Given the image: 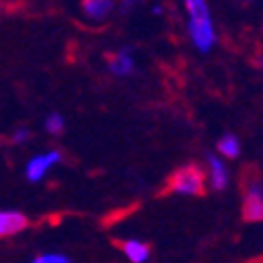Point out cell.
<instances>
[{
	"label": "cell",
	"mask_w": 263,
	"mask_h": 263,
	"mask_svg": "<svg viewBox=\"0 0 263 263\" xmlns=\"http://www.w3.org/2000/svg\"><path fill=\"white\" fill-rule=\"evenodd\" d=\"M166 192L173 194H185V196H198L204 192V171L198 164H185L175 171L168 183Z\"/></svg>",
	"instance_id": "2"
},
{
	"label": "cell",
	"mask_w": 263,
	"mask_h": 263,
	"mask_svg": "<svg viewBox=\"0 0 263 263\" xmlns=\"http://www.w3.org/2000/svg\"><path fill=\"white\" fill-rule=\"evenodd\" d=\"M183 3L190 15L187 32H190L192 42L202 53L211 51L215 45V28H213V19L206 7V0H183Z\"/></svg>",
	"instance_id": "1"
},
{
	"label": "cell",
	"mask_w": 263,
	"mask_h": 263,
	"mask_svg": "<svg viewBox=\"0 0 263 263\" xmlns=\"http://www.w3.org/2000/svg\"><path fill=\"white\" fill-rule=\"evenodd\" d=\"M30 139V130L28 128H17L13 133V143H24Z\"/></svg>",
	"instance_id": "13"
},
{
	"label": "cell",
	"mask_w": 263,
	"mask_h": 263,
	"mask_svg": "<svg viewBox=\"0 0 263 263\" xmlns=\"http://www.w3.org/2000/svg\"><path fill=\"white\" fill-rule=\"evenodd\" d=\"M242 215L247 221H263V187L257 177H251L247 183Z\"/></svg>",
	"instance_id": "3"
},
{
	"label": "cell",
	"mask_w": 263,
	"mask_h": 263,
	"mask_svg": "<svg viewBox=\"0 0 263 263\" xmlns=\"http://www.w3.org/2000/svg\"><path fill=\"white\" fill-rule=\"evenodd\" d=\"M124 3H126V7H130V5H133V3H135V0H124Z\"/></svg>",
	"instance_id": "14"
},
{
	"label": "cell",
	"mask_w": 263,
	"mask_h": 263,
	"mask_svg": "<svg viewBox=\"0 0 263 263\" xmlns=\"http://www.w3.org/2000/svg\"><path fill=\"white\" fill-rule=\"evenodd\" d=\"M59 160H61V154H59L57 149L47 152V154L34 156V158L28 162V166H26V177H28L30 181H40V179L47 175V171H49L53 164H57Z\"/></svg>",
	"instance_id": "4"
},
{
	"label": "cell",
	"mask_w": 263,
	"mask_h": 263,
	"mask_svg": "<svg viewBox=\"0 0 263 263\" xmlns=\"http://www.w3.org/2000/svg\"><path fill=\"white\" fill-rule=\"evenodd\" d=\"M209 175H211V185L221 192L228 185V168L217 156H209Z\"/></svg>",
	"instance_id": "8"
},
{
	"label": "cell",
	"mask_w": 263,
	"mask_h": 263,
	"mask_svg": "<svg viewBox=\"0 0 263 263\" xmlns=\"http://www.w3.org/2000/svg\"><path fill=\"white\" fill-rule=\"evenodd\" d=\"M120 249L133 263H145L149 257V247L141 240H124L120 242Z\"/></svg>",
	"instance_id": "7"
},
{
	"label": "cell",
	"mask_w": 263,
	"mask_h": 263,
	"mask_svg": "<svg viewBox=\"0 0 263 263\" xmlns=\"http://www.w3.org/2000/svg\"><path fill=\"white\" fill-rule=\"evenodd\" d=\"M0 9H3V7H0Z\"/></svg>",
	"instance_id": "16"
},
{
	"label": "cell",
	"mask_w": 263,
	"mask_h": 263,
	"mask_svg": "<svg viewBox=\"0 0 263 263\" xmlns=\"http://www.w3.org/2000/svg\"><path fill=\"white\" fill-rule=\"evenodd\" d=\"M45 128L49 130L51 135H59L63 130V118L59 114H51L47 120H45Z\"/></svg>",
	"instance_id": "11"
},
{
	"label": "cell",
	"mask_w": 263,
	"mask_h": 263,
	"mask_svg": "<svg viewBox=\"0 0 263 263\" xmlns=\"http://www.w3.org/2000/svg\"><path fill=\"white\" fill-rule=\"evenodd\" d=\"M26 226H28L26 215H21L17 211H0V238L13 236L21 232Z\"/></svg>",
	"instance_id": "5"
},
{
	"label": "cell",
	"mask_w": 263,
	"mask_h": 263,
	"mask_svg": "<svg viewBox=\"0 0 263 263\" xmlns=\"http://www.w3.org/2000/svg\"><path fill=\"white\" fill-rule=\"evenodd\" d=\"M109 70H112L114 74H118V76L133 74L135 72V61H133V57H130V51L128 49L118 51L112 59H109Z\"/></svg>",
	"instance_id": "6"
},
{
	"label": "cell",
	"mask_w": 263,
	"mask_h": 263,
	"mask_svg": "<svg viewBox=\"0 0 263 263\" xmlns=\"http://www.w3.org/2000/svg\"><path fill=\"white\" fill-rule=\"evenodd\" d=\"M219 154H223L226 158H236L240 154V141L236 135H223L219 139Z\"/></svg>",
	"instance_id": "10"
},
{
	"label": "cell",
	"mask_w": 263,
	"mask_h": 263,
	"mask_svg": "<svg viewBox=\"0 0 263 263\" xmlns=\"http://www.w3.org/2000/svg\"><path fill=\"white\" fill-rule=\"evenodd\" d=\"M259 263H263V259H261V261H259Z\"/></svg>",
	"instance_id": "15"
},
{
	"label": "cell",
	"mask_w": 263,
	"mask_h": 263,
	"mask_svg": "<svg viewBox=\"0 0 263 263\" xmlns=\"http://www.w3.org/2000/svg\"><path fill=\"white\" fill-rule=\"evenodd\" d=\"M112 7H114L112 0H82L84 13L89 15L91 19H95V21L105 19L109 15V11H112Z\"/></svg>",
	"instance_id": "9"
},
{
	"label": "cell",
	"mask_w": 263,
	"mask_h": 263,
	"mask_svg": "<svg viewBox=\"0 0 263 263\" xmlns=\"http://www.w3.org/2000/svg\"><path fill=\"white\" fill-rule=\"evenodd\" d=\"M32 263H70V259L63 255H40Z\"/></svg>",
	"instance_id": "12"
}]
</instances>
